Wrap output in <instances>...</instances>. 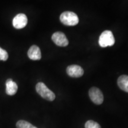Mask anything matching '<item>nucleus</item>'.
Masks as SVG:
<instances>
[{"label": "nucleus", "mask_w": 128, "mask_h": 128, "mask_svg": "<svg viewBox=\"0 0 128 128\" xmlns=\"http://www.w3.org/2000/svg\"><path fill=\"white\" fill-rule=\"evenodd\" d=\"M28 22V17L24 14L20 13L14 17L12 20V25L17 29H21L24 28Z\"/></svg>", "instance_id": "423d86ee"}, {"label": "nucleus", "mask_w": 128, "mask_h": 128, "mask_svg": "<svg viewBox=\"0 0 128 128\" xmlns=\"http://www.w3.org/2000/svg\"><path fill=\"white\" fill-rule=\"evenodd\" d=\"M28 55L31 60H40L42 58L40 49L38 46L32 45L28 49Z\"/></svg>", "instance_id": "6e6552de"}, {"label": "nucleus", "mask_w": 128, "mask_h": 128, "mask_svg": "<svg viewBox=\"0 0 128 128\" xmlns=\"http://www.w3.org/2000/svg\"><path fill=\"white\" fill-rule=\"evenodd\" d=\"M17 128H38L26 120H19L16 124Z\"/></svg>", "instance_id": "9b49d317"}, {"label": "nucleus", "mask_w": 128, "mask_h": 128, "mask_svg": "<svg viewBox=\"0 0 128 128\" xmlns=\"http://www.w3.org/2000/svg\"><path fill=\"white\" fill-rule=\"evenodd\" d=\"M52 40L57 46L65 47L69 44L68 40L66 36L61 32H56L52 36Z\"/></svg>", "instance_id": "39448f33"}, {"label": "nucleus", "mask_w": 128, "mask_h": 128, "mask_svg": "<svg viewBox=\"0 0 128 128\" xmlns=\"http://www.w3.org/2000/svg\"><path fill=\"white\" fill-rule=\"evenodd\" d=\"M66 72L71 77L79 78L83 76L84 70L79 65H71L67 67Z\"/></svg>", "instance_id": "0eeeda50"}, {"label": "nucleus", "mask_w": 128, "mask_h": 128, "mask_svg": "<svg viewBox=\"0 0 128 128\" xmlns=\"http://www.w3.org/2000/svg\"><path fill=\"white\" fill-rule=\"evenodd\" d=\"M6 93L9 96H13L16 94L18 90V86L12 79L9 78L6 81Z\"/></svg>", "instance_id": "1a4fd4ad"}, {"label": "nucleus", "mask_w": 128, "mask_h": 128, "mask_svg": "<svg viewBox=\"0 0 128 128\" xmlns=\"http://www.w3.org/2000/svg\"><path fill=\"white\" fill-rule=\"evenodd\" d=\"M89 96L91 100L96 104L99 105L103 103L104 100L103 94L98 88H91L89 90Z\"/></svg>", "instance_id": "20e7f679"}, {"label": "nucleus", "mask_w": 128, "mask_h": 128, "mask_svg": "<svg viewBox=\"0 0 128 128\" xmlns=\"http://www.w3.org/2000/svg\"><path fill=\"white\" fill-rule=\"evenodd\" d=\"M36 90L42 98L46 100L52 102L55 99V94L44 82H38L36 86Z\"/></svg>", "instance_id": "f257e3e1"}, {"label": "nucleus", "mask_w": 128, "mask_h": 128, "mask_svg": "<svg viewBox=\"0 0 128 128\" xmlns=\"http://www.w3.org/2000/svg\"><path fill=\"white\" fill-rule=\"evenodd\" d=\"M85 128H101V126L93 120H88L85 124Z\"/></svg>", "instance_id": "f8f14e48"}, {"label": "nucleus", "mask_w": 128, "mask_h": 128, "mask_svg": "<svg viewBox=\"0 0 128 128\" xmlns=\"http://www.w3.org/2000/svg\"><path fill=\"white\" fill-rule=\"evenodd\" d=\"M8 54L7 51L0 48V60L6 61L8 60Z\"/></svg>", "instance_id": "ddd939ff"}, {"label": "nucleus", "mask_w": 128, "mask_h": 128, "mask_svg": "<svg viewBox=\"0 0 128 128\" xmlns=\"http://www.w3.org/2000/svg\"><path fill=\"white\" fill-rule=\"evenodd\" d=\"M118 85L121 90L128 92V76L123 75L119 76L118 80Z\"/></svg>", "instance_id": "9d476101"}, {"label": "nucleus", "mask_w": 128, "mask_h": 128, "mask_svg": "<svg viewBox=\"0 0 128 128\" xmlns=\"http://www.w3.org/2000/svg\"><path fill=\"white\" fill-rule=\"evenodd\" d=\"M60 20L63 24L68 26H74L79 22L78 16L72 12H63L60 16Z\"/></svg>", "instance_id": "f03ea898"}, {"label": "nucleus", "mask_w": 128, "mask_h": 128, "mask_svg": "<svg viewBox=\"0 0 128 128\" xmlns=\"http://www.w3.org/2000/svg\"><path fill=\"white\" fill-rule=\"evenodd\" d=\"M101 47L106 48L114 45L115 39L113 33L110 30H105L101 34L98 40Z\"/></svg>", "instance_id": "7ed1b4c3"}]
</instances>
